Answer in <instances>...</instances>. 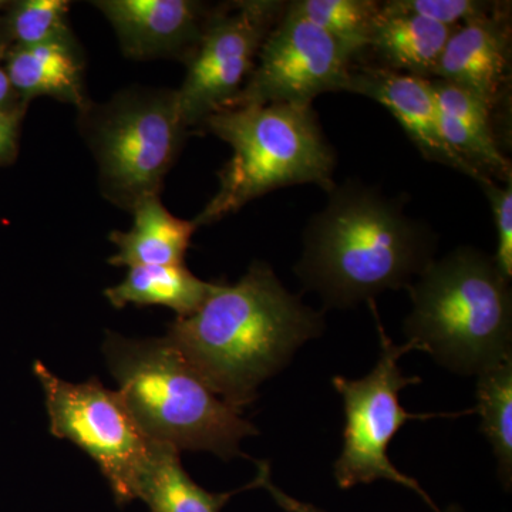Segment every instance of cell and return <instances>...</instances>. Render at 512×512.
<instances>
[{
    "instance_id": "1",
    "label": "cell",
    "mask_w": 512,
    "mask_h": 512,
    "mask_svg": "<svg viewBox=\"0 0 512 512\" xmlns=\"http://www.w3.org/2000/svg\"><path fill=\"white\" fill-rule=\"evenodd\" d=\"M325 329L323 311L289 292L271 266L254 262L237 284L218 282L197 312L170 323L165 338L212 392L242 413L259 386Z\"/></svg>"
},
{
    "instance_id": "2",
    "label": "cell",
    "mask_w": 512,
    "mask_h": 512,
    "mask_svg": "<svg viewBox=\"0 0 512 512\" xmlns=\"http://www.w3.org/2000/svg\"><path fill=\"white\" fill-rule=\"evenodd\" d=\"M303 231L295 274L326 309L375 302L407 289L436 259V232L404 211L406 200L357 180L335 184Z\"/></svg>"
},
{
    "instance_id": "3",
    "label": "cell",
    "mask_w": 512,
    "mask_h": 512,
    "mask_svg": "<svg viewBox=\"0 0 512 512\" xmlns=\"http://www.w3.org/2000/svg\"><path fill=\"white\" fill-rule=\"evenodd\" d=\"M406 345L444 369L478 376L512 355L511 281L494 256L458 247L433 262L407 288Z\"/></svg>"
},
{
    "instance_id": "4",
    "label": "cell",
    "mask_w": 512,
    "mask_h": 512,
    "mask_svg": "<svg viewBox=\"0 0 512 512\" xmlns=\"http://www.w3.org/2000/svg\"><path fill=\"white\" fill-rule=\"evenodd\" d=\"M104 356L119 393L151 441L231 460L258 430L220 399L167 338L128 339L107 332Z\"/></svg>"
},
{
    "instance_id": "5",
    "label": "cell",
    "mask_w": 512,
    "mask_h": 512,
    "mask_svg": "<svg viewBox=\"0 0 512 512\" xmlns=\"http://www.w3.org/2000/svg\"><path fill=\"white\" fill-rule=\"evenodd\" d=\"M202 126L232 148L220 173V187L195 218L210 225L248 202L299 184L325 191L335 185L336 156L320 128L313 104H268L212 114Z\"/></svg>"
},
{
    "instance_id": "6",
    "label": "cell",
    "mask_w": 512,
    "mask_h": 512,
    "mask_svg": "<svg viewBox=\"0 0 512 512\" xmlns=\"http://www.w3.org/2000/svg\"><path fill=\"white\" fill-rule=\"evenodd\" d=\"M80 111L104 197L133 211L144 198L160 195L190 130L175 90L130 89Z\"/></svg>"
},
{
    "instance_id": "7",
    "label": "cell",
    "mask_w": 512,
    "mask_h": 512,
    "mask_svg": "<svg viewBox=\"0 0 512 512\" xmlns=\"http://www.w3.org/2000/svg\"><path fill=\"white\" fill-rule=\"evenodd\" d=\"M369 306L380 343L376 366L362 379L343 376L332 379L345 410L343 447L333 464V476L342 490L377 480L392 481L414 491L431 510L440 512L419 481L397 470L387 454L390 443L407 421L426 420L436 417V414H413L403 409L400 392L421 382L420 377L403 375L399 366L400 357L412 349L406 343H394L383 328L375 302H370Z\"/></svg>"
},
{
    "instance_id": "8",
    "label": "cell",
    "mask_w": 512,
    "mask_h": 512,
    "mask_svg": "<svg viewBox=\"0 0 512 512\" xmlns=\"http://www.w3.org/2000/svg\"><path fill=\"white\" fill-rule=\"evenodd\" d=\"M33 372L45 392L50 433L72 441L96 461L117 504L136 500L137 477L153 441L141 431L120 393L104 387L97 377L66 382L39 360Z\"/></svg>"
},
{
    "instance_id": "9",
    "label": "cell",
    "mask_w": 512,
    "mask_h": 512,
    "mask_svg": "<svg viewBox=\"0 0 512 512\" xmlns=\"http://www.w3.org/2000/svg\"><path fill=\"white\" fill-rule=\"evenodd\" d=\"M285 6L275 0H239L211 9L184 82L175 90L185 126H202L238 96Z\"/></svg>"
},
{
    "instance_id": "10",
    "label": "cell",
    "mask_w": 512,
    "mask_h": 512,
    "mask_svg": "<svg viewBox=\"0 0 512 512\" xmlns=\"http://www.w3.org/2000/svg\"><path fill=\"white\" fill-rule=\"evenodd\" d=\"M353 62L333 37L285 6L259 50L251 76L227 109L313 104L320 94L346 92Z\"/></svg>"
},
{
    "instance_id": "11",
    "label": "cell",
    "mask_w": 512,
    "mask_h": 512,
    "mask_svg": "<svg viewBox=\"0 0 512 512\" xmlns=\"http://www.w3.org/2000/svg\"><path fill=\"white\" fill-rule=\"evenodd\" d=\"M94 6L113 26L127 57L185 63L200 45L212 9L194 0H99Z\"/></svg>"
},
{
    "instance_id": "12",
    "label": "cell",
    "mask_w": 512,
    "mask_h": 512,
    "mask_svg": "<svg viewBox=\"0 0 512 512\" xmlns=\"http://www.w3.org/2000/svg\"><path fill=\"white\" fill-rule=\"evenodd\" d=\"M346 92L362 94L382 104L426 160L453 168L480 185L490 180L447 146L430 80L377 66H353Z\"/></svg>"
},
{
    "instance_id": "13",
    "label": "cell",
    "mask_w": 512,
    "mask_h": 512,
    "mask_svg": "<svg viewBox=\"0 0 512 512\" xmlns=\"http://www.w3.org/2000/svg\"><path fill=\"white\" fill-rule=\"evenodd\" d=\"M507 3L485 18L453 30L437 64L434 79L473 93L491 113L500 107L510 87L511 30Z\"/></svg>"
},
{
    "instance_id": "14",
    "label": "cell",
    "mask_w": 512,
    "mask_h": 512,
    "mask_svg": "<svg viewBox=\"0 0 512 512\" xmlns=\"http://www.w3.org/2000/svg\"><path fill=\"white\" fill-rule=\"evenodd\" d=\"M440 111V128L447 146L490 180H512L511 161L495 136L493 113L473 93L456 84L430 79Z\"/></svg>"
},
{
    "instance_id": "15",
    "label": "cell",
    "mask_w": 512,
    "mask_h": 512,
    "mask_svg": "<svg viewBox=\"0 0 512 512\" xmlns=\"http://www.w3.org/2000/svg\"><path fill=\"white\" fill-rule=\"evenodd\" d=\"M134 224L128 231H113L110 241L117 252L109 258L113 266L184 265L194 222L174 217L160 200L151 195L133 208Z\"/></svg>"
},
{
    "instance_id": "16",
    "label": "cell",
    "mask_w": 512,
    "mask_h": 512,
    "mask_svg": "<svg viewBox=\"0 0 512 512\" xmlns=\"http://www.w3.org/2000/svg\"><path fill=\"white\" fill-rule=\"evenodd\" d=\"M5 70L25 104L40 96L74 104L79 110L89 104L84 94L83 64L73 40L10 50Z\"/></svg>"
},
{
    "instance_id": "17",
    "label": "cell",
    "mask_w": 512,
    "mask_h": 512,
    "mask_svg": "<svg viewBox=\"0 0 512 512\" xmlns=\"http://www.w3.org/2000/svg\"><path fill=\"white\" fill-rule=\"evenodd\" d=\"M454 29L419 16L389 15L380 9L367 50L377 56V67L430 80Z\"/></svg>"
},
{
    "instance_id": "18",
    "label": "cell",
    "mask_w": 512,
    "mask_h": 512,
    "mask_svg": "<svg viewBox=\"0 0 512 512\" xmlns=\"http://www.w3.org/2000/svg\"><path fill=\"white\" fill-rule=\"evenodd\" d=\"M249 488L254 483L229 493H210L184 470L177 448L153 441L134 494L150 512H221L235 494Z\"/></svg>"
},
{
    "instance_id": "19",
    "label": "cell",
    "mask_w": 512,
    "mask_h": 512,
    "mask_svg": "<svg viewBox=\"0 0 512 512\" xmlns=\"http://www.w3.org/2000/svg\"><path fill=\"white\" fill-rule=\"evenodd\" d=\"M218 282H207L192 275L185 265H148L128 269L119 285L104 291L114 308L165 306L187 318L201 308L217 289Z\"/></svg>"
},
{
    "instance_id": "20",
    "label": "cell",
    "mask_w": 512,
    "mask_h": 512,
    "mask_svg": "<svg viewBox=\"0 0 512 512\" xmlns=\"http://www.w3.org/2000/svg\"><path fill=\"white\" fill-rule=\"evenodd\" d=\"M481 433L493 447L497 473L505 490L512 484V355L477 376Z\"/></svg>"
},
{
    "instance_id": "21",
    "label": "cell",
    "mask_w": 512,
    "mask_h": 512,
    "mask_svg": "<svg viewBox=\"0 0 512 512\" xmlns=\"http://www.w3.org/2000/svg\"><path fill=\"white\" fill-rule=\"evenodd\" d=\"M289 12L322 29L345 47L356 60L367 52L370 33L380 12L373 0H295L286 3Z\"/></svg>"
},
{
    "instance_id": "22",
    "label": "cell",
    "mask_w": 512,
    "mask_h": 512,
    "mask_svg": "<svg viewBox=\"0 0 512 512\" xmlns=\"http://www.w3.org/2000/svg\"><path fill=\"white\" fill-rule=\"evenodd\" d=\"M70 3L66 0H23L6 16V42L10 50L25 49L50 42H70Z\"/></svg>"
},
{
    "instance_id": "23",
    "label": "cell",
    "mask_w": 512,
    "mask_h": 512,
    "mask_svg": "<svg viewBox=\"0 0 512 512\" xmlns=\"http://www.w3.org/2000/svg\"><path fill=\"white\" fill-rule=\"evenodd\" d=\"M504 5L483 0H389L380 2V9L389 15L419 16L448 28H457L470 20L493 15Z\"/></svg>"
},
{
    "instance_id": "24",
    "label": "cell",
    "mask_w": 512,
    "mask_h": 512,
    "mask_svg": "<svg viewBox=\"0 0 512 512\" xmlns=\"http://www.w3.org/2000/svg\"><path fill=\"white\" fill-rule=\"evenodd\" d=\"M493 210L495 229H497V252L495 264L505 278H512V180L500 185L488 180L481 184Z\"/></svg>"
},
{
    "instance_id": "25",
    "label": "cell",
    "mask_w": 512,
    "mask_h": 512,
    "mask_svg": "<svg viewBox=\"0 0 512 512\" xmlns=\"http://www.w3.org/2000/svg\"><path fill=\"white\" fill-rule=\"evenodd\" d=\"M256 466H258V474H256L255 480L252 481L254 487L264 488V490L268 491L282 510L286 512H326L320 510L316 505L296 500L292 495L286 494L281 488L276 487L272 483L271 468H269V463H266V461H258Z\"/></svg>"
},
{
    "instance_id": "26",
    "label": "cell",
    "mask_w": 512,
    "mask_h": 512,
    "mask_svg": "<svg viewBox=\"0 0 512 512\" xmlns=\"http://www.w3.org/2000/svg\"><path fill=\"white\" fill-rule=\"evenodd\" d=\"M23 113L0 110V164L8 163L16 156L19 121Z\"/></svg>"
},
{
    "instance_id": "27",
    "label": "cell",
    "mask_w": 512,
    "mask_h": 512,
    "mask_svg": "<svg viewBox=\"0 0 512 512\" xmlns=\"http://www.w3.org/2000/svg\"><path fill=\"white\" fill-rule=\"evenodd\" d=\"M25 109L26 104L13 89L5 67H0V110L9 111V113H23Z\"/></svg>"
},
{
    "instance_id": "28",
    "label": "cell",
    "mask_w": 512,
    "mask_h": 512,
    "mask_svg": "<svg viewBox=\"0 0 512 512\" xmlns=\"http://www.w3.org/2000/svg\"><path fill=\"white\" fill-rule=\"evenodd\" d=\"M440 512H466V511H464L463 508L460 507V505L451 504V505H448L446 510H440Z\"/></svg>"
}]
</instances>
